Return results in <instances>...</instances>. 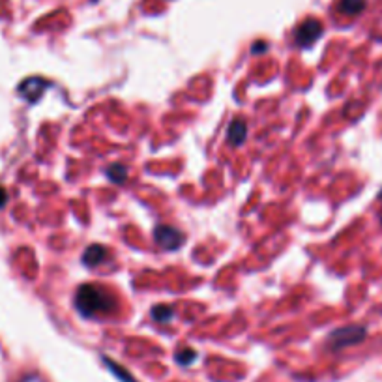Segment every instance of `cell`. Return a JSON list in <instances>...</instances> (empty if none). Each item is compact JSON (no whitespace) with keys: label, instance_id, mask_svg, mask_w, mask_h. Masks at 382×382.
<instances>
[{"label":"cell","instance_id":"cell-10","mask_svg":"<svg viewBox=\"0 0 382 382\" xmlns=\"http://www.w3.org/2000/svg\"><path fill=\"white\" fill-rule=\"evenodd\" d=\"M107 177H109V180H111V182L124 184L126 182V178H128V169H126V167L120 163L111 165V167L107 169Z\"/></svg>","mask_w":382,"mask_h":382},{"label":"cell","instance_id":"cell-1","mask_svg":"<svg viewBox=\"0 0 382 382\" xmlns=\"http://www.w3.org/2000/svg\"><path fill=\"white\" fill-rule=\"evenodd\" d=\"M75 307L82 317H105L117 311L118 300L115 294H111L105 287L94 285V283H87L77 288L75 293Z\"/></svg>","mask_w":382,"mask_h":382},{"label":"cell","instance_id":"cell-12","mask_svg":"<svg viewBox=\"0 0 382 382\" xmlns=\"http://www.w3.org/2000/svg\"><path fill=\"white\" fill-rule=\"evenodd\" d=\"M105 364L109 365V369H111L112 373H115V375L120 376V379H122L124 382H135V381H133V376L126 375V373H124L122 367H120V365H117V364H112L111 360H107V358H105Z\"/></svg>","mask_w":382,"mask_h":382},{"label":"cell","instance_id":"cell-9","mask_svg":"<svg viewBox=\"0 0 382 382\" xmlns=\"http://www.w3.org/2000/svg\"><path fill=\"white\" fill-rule=\"evenodd\" d=\"M152 318L154 321H158V323H171L172 318H175V311H172V307L165 306H154L152 307Z\"/></svg>","mask_w":382,"mask_h":382},{"label":"cell","instance_id":"cell-4","mask_svg":"<svg viewBox=\"0 0 382 382\" xmlns=\"http://www.w3.org/2000/svg\"><path fill=\"white\" fill-rule=\"evenodd\" d=\"M154 240L158 242V246L165 251H177L178 247H182L184 235L177 227L171 225H158L154 230Z\"/></svg>","mask_w":382,"mask_h":382},{"label":"cell","instance_id":"cell-7","mask_svg":"<svg viewBox=\"0 0 382 382\" xmlns=\"http://www.w3.org/2000/svg\"><path fill=\"white\" fill-rule=\"evenodd\" d=\"M247 139V124L246 120H242V118H236L233 120L229 126V130H227V141H229L230 147H240L244 145Z\"/></svg>","mask_w":382,"mask_h":382},{"label":"cell","instance_id":"cell-8","mask_svg":"<svg viewBox=\"0 0 382 382\" xmlns=\"http://www.w3.org/2000/svg\"><path fill=\"white\" fill-rule=\"evenodd\" d=\"M339 12L343 15H348V17H354L365 10V0H339Z\"/></svg>","mask_w":382,"mask_h":382},{"label":"cell","instance_id":"cell-11","mask_svg":"<svg viewBox=\"0 0 382 382\" xmlns=\"http://www.w3.org/2000/svg\"><path fill=\"white\" fill-rule=\"evenodd\" d=\"M195 358H197V353L191 351V348H182V351H178L177 353V362L182 365H189Z\"/></svg>","mask_w":382,"mask_h":382},{"label":"cell","instance_id":"cell-14","mask_svg":"<svg viewBox=\"0 0 382 382\" xmlns=\"http://www.w3.org/2000/svg\"><path fill=\"white\" fill-rule=\"evenodd\" d=\"M266 49V45H255V47H253V53H259V51H265Z\"/></svg>","mask_w":382,"mask_h":382},{"label":"cell","instance_id":"cell-6","mask_svg":"<svg viewBox=\"0 0 382 382\" xmlns=\"http://www.w3.org/2000/svg\"><path fill=\"white\" fill-rule=\"evenodd\" d=\"M107 259H109V249L105 246H100V244H92V246L87 247L85 253H82V263L90 266V268L105 263Z\"/></svg>","mask_w":382,"mask_h":382},{"label":"cell","instance_id":"cell-15","mask_svg":"<svg viewBox=\"0 0 382 382\" xmlns=\"http://www.w3.org/2000/svg\"><path fill=\"white\" fill-rule=\"evenodd\" d=\"M379 200H381V205H382V191L381 195H379ZM379 218H381V223H382V208H381V216H379Z\"/></svg>","mask_w":382,"mask_h":382},{"label":"cell","instance_id":"cell-13","mask_svg":"<svg viewBox=\"0 0 382 382\" xmlns=\"http://www.w3.org/2000/svg\"><path fill=\"white\" fill-rule=\"evenodd\" d=\"M6 200H8V195H6V191H4V189L0 188V208H2V206L6 205Z\"/></svg>","mask_w":382,"mask_h":382},{"label":"cell","instance_id":"cell-3","mask_svg":"<svg viewBox=\"0 0 382 382\" xmlns=\"http://www.w3.org/2000/svg\"><path fill=\"white\" fill-rule=\"evenodd\" d=\"M324 29L323 23L318 19H306L304 23H300V27L294 32V40H296V45L298 47H311L313 43L323 36Z\"/></svg>","mask_w":382,"mask_h":382},{"label":"cell","instance_id":"cell-5","mask_svg":"<svg viewBox=\"0 0 382 382\" xmlns=\"http://www.w3.org/2000/svg\"><path fill=\"white\" fill-rule=\"evenodd\" d=\"M47 85L49 82L40 79V77H32V79H27V81L21 85L19 92H21V94H23L30 103H34V101L43 94V90L47 89Z\"/></svg>","mask_w":382,"mask_h":382},{"label":"cell","instance_id":"cell-2","mask_svg":"<svg viewBox=\"0 0 382 382\" xmlns=\"http://www.w3.org/2000/svg\"><path fill=\"white\" fill-rule=\"evenodd\" d=\"M367 335V330L364 326H345V328L334 330L332 334L328 335V345L330 348H345L353 347V345H358L365 339Z\"/></svg>","mask_w":382,"mask_h":382}]
</instances>
